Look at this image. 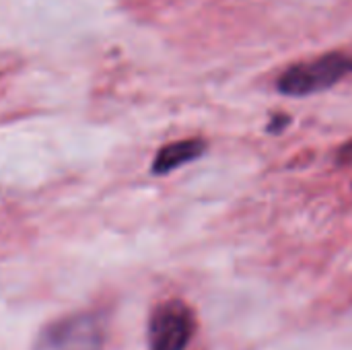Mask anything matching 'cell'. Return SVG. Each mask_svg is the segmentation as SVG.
Listing matches in <instances>:
<instances>
[{
	"mask_svg": "<svg viewBox=\"0 0 352 350\" xmlns=\"http://www.w3.org/2000/svg\"><path fill=\"white\" fill-rule=\"evenodd\" d=\"M349 74H352V52H332L293 64L278 76L276 89L287 97H307L332 89Z\"/></svg>",
	"mask_w": 352,
	"mask_h": 350,
	"instance_id": "1",
	"label": "cell"
},
{
	"mask_svg": "<svg viewBox=\"0 0 352 350\" xmlns=\"http://www.w3.org/2000/svg\"><path fill=\"white\" fill-rule=\"evenodd\" d=\"M103 324L95 314H70L45 324L33 350H101L103 349Z\"/></svg>",
	"mask_w": 352,
	"mask_h": 350,
	"instance_id": "2",
	"label": "cell"
},
{
	"mask_svg": "<svg viewBox=\"0 0 352 350\" xmlns=\"http://www.w3.org/2000/svg\"><path fill=\"white\" fill-rule=\"evenodd\" d=\"M196 334V316L182 299L155 307L148 320V350H186Z\"/></svg>",
	"mask_w": 352,
	"mask_h": 350,
	"instance_id": "3",
	"label": "cell"
},
{
	"mask_svg": "<svg viewBox=\"0 0 352 350\" xmlns=\"http://www.w3.org/2000/svg\"><path fill=\"white\" fill-rule=\"evenodd\" d=\"M206 153V140L202 138H184L169 142L159 149V153L153 159L151 171L155 175H167L182 165H188L192 161H198Z\"/></svg>",
	"mask_w": 352,
	"mask_h": 350,
	"instance_id": "4",
	"label": "cell"
},
{
	"mask_svg": "<svg viewBox=\"0 0 352 350\" xmlns=\"http://www.w3.org/2000/svg\"><path fill=\"white\" fill-rule=\"evenodd\" d=\"M289 122H291V118L289 116H285V113H276V116H272L270 118V122H268V132L270 134H280L287 126H289Z\"/></svg>",
	"mask_w": 352,
	"mask_h": 350,
	"instance_id": "5",
	"label": "cell"
}]
</instances>
